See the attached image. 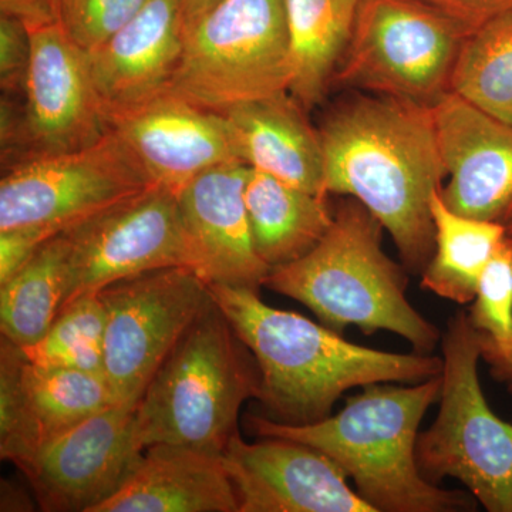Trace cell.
I'll return each instance as SVG.
<instances>
[{
	"instance_id": "1",
	"label": "cell",
	"mask_w": 512,
	"mask_h": 512,
	"mask_svg": "<svg viewBox=\"0 0 512 512\" xmlns=\"http://www.w3.org/2000/svg\"><path fill=\"white\" fill-rule=\"evenodd\" d=\"M326 194L348 195L392 237L404 266L420 274L434 254L431 197L447 177L433 107L357 96L319 128Z\"/></svg>"
},
{
	"instance_id": "2",
	"label": "cell",
	"mask_w": 512,
	"mask_h": 512,
	"mask_svg": "<svg viewBox=\"0 0 512 512\" xmlns=\"http://www.w3.org/2000/svg\"><path fill=\"white\" fill-rule=\"evenodd\" d=\"M210 291L258 363L256 400L279 423H318L332 416L335 403L353 387L419 383L443 372V357L355 345L305 316L266 305L252 289L211 284Z\"/></svg>"
},
{
	"instance_id": "3",
	"label": "cell",
	"mask_w": 512,
	"mask_h": 512,
	"mask_svg": "<svg viewBox=\"0 0 512 512\" xmlns=\"http://www.w3.org/2000/svg\"><path fill=\"white\" fill-rule=\"evenodd\" d=\"M440 394L441 375L406 387L367 384L338 414L318 423L291 426L248 413L244 424L259 439L278 437L322 451L375 512L476 510L473 495L430 483L417 466L420 424Z\"/></svg>"
},
{
	"instance_id": "4",
	"label": "cell",
	"mask_w": 512,
	"mask_h": 512,
	"mask_svg": "<svg viewBox=\"0 0 512 512\" xmlns=\"http://www.w3.org/2000/svg\"><path fill=\"white\" fill-rule=\"evenodd\" d=\"M382 225L355 198L333 212L325 237L291 264L271 269L264 286L311 309L342 335L350 326L396 333L419 353L441 343L440 330L407 299L403 269L384 254Z\"/></svg>"
},
{
	"instance_id": "5",
	"label": "cell",
	"mask_w": 512,
	"mask_h": 512,
	"mask_svg": "<svg viewBox=\"0 0 512 512\" xmlns=\"http://www.w3.org/2000/svg\"><path fill=\"white\" fill-rule=\"evenodd\" d=\"M212 302L178 340L138 402L146 447L157 443L222 451L242 404L258 399L261 373Z\"/></svg>"
},
{
	"instance_id": "6",
	"label": "cell",
	"mask_w": 512,
	"mask_h": 512,
	"mask_svg": "<svg viewBox=\"0 0 512 512\" xmlns=\"http://www.w3.org/2000/svg\"><path fill=\"white\" fill-rule=\"evenodd\" d=\"M440 410L417 437L421 474L456 478L488 512H512V424L491 410L478 377L481 335L458 312L441 338Z\"/></svg>"
},
{
	"instance_id": "7",
	"label": "cell",
	"mask_w": 512,
	"mask_h": 512,
	"mask_svg": "<svg viewBox=\"0 0 512 512\" xmlns=\"http://www.w3.org/2000/svg\"><path fill=\"white\" fill-rule=\"evenodd\" d=\"M292 47L285 0H220L190 28L168 90L222 111L291 93Z\"/></svg>"
},
{
	"instance_id": "8",
	"label": "cell",
	"mask_w": 512,
	"mask_h": 512,
	"mask_svg": "<svg viewBox=\"0 0 512 512\" xmlns=\"http://www.w3.org/2000/svg\"><path fill=\"white\" fill-rule=\"evenodd\" d=\"M468 35L417 0H363L332 84L434 106Z\"/></svg>"
},
{
	"instance_id": "9",
	"label": "cell",
	"mask_w": 512,
	"mask_h": 512,
	"mask_svg": "<svg viewBox=\"0 0 512 512\" xmlns=\"http://www.w3.org/2000/svg\"><path fill=\"white\" fill-rule=\"evenodd\" d=\"M153 185L110 127L90 146L6 167L0 180V231L36 228L56 237Z\"/></svg>"
},
{
	"instance_id": "10",
	"label": "cell",
	"mask_w": 512,
	"mask_h": 512,
	"mask_svg": "<svg viewBox=\"0 0 512 512\" xmlns=\"http://www.w3.org/2000/svg\"><path fill=\"white\" fill-rule=\"evenodd\" d=\"M106 309L104 375L117 403H138L178 340L212 302L194 269L173 266L99 292Z\"/></svg>"
},
{
	"instance_id": "11",
	"label": "cell",
	"mask_w": 512,
	"mask_h": 512,
	"mask_svg": "<svg viewBox=\"0 0 512 512\" xmlns=\"http://www.w3.org/2000/svg\"><path fill=\"white\" fill-rule=\"evenodd\" d=\"M64 235L69 255L63 306L157 269L183 266L200 275L177 192L160 185L107 208Z\"/></svg>"
},
{
	"instance_id": "12",
	"label": "cell",
	"mask_w": 512,
	"mask_h": 512,
	"mask_svg": "<svg viewBox=\"0 0 512 512\" xmlns=\"http://www.w3.org/2000/svg\"><path fill=\"white\" fill-rule=\"evenodd\" d=\"M146 448L138 403H114L18 468L43 511L93 512L133 476Z\"/></svg>"
},
{
	"instance_id": "13",
	"label": "cell",
	"mask_w": 512,
	"mask_h": 512,
	"mask_svg": "<svg viewBox=\"0 0 512 512\" xmlns=\"http://www.w3.org/2000/svg\"><path fill=\"white\" fill-rule=\"evenodd\" d=\"M29 32L32 57L22 104L25 158L90 146L110 124L94 87L89 55L62 22Z\"/></svg>"
},
{
	"instance_id": "14",
	"label": "cell",
	"mask_w": 512,
	"mask_h": 512,
	"mask_svg": "<svg viewBox=\"0 0 512 512\" xmlns=\"http://www.w3.org/2000/svg\"><path fill=\"white\" fill-rule=\"evenodd\" d=\"M117 403L99 373L37 365L2 336L0 457L19 466L84 420Z\"/></svg>"
},
{
	"instance_id": "15",
	"label": "cell",
	"mask_w": 512,
	"mask_h": 512,
	"mask_svg": "<svg viewBox=\"0 0 512 512\" xmlns=\"http://www.w3.org/2000/svg\"><path fill=\"white\" fill-rule=\"evenodd\" d=\"M239 512H375L342 468L308 444L278 437L256 443L239 431L222 450Z\"/></svg>"
},
{
	"instance_id": "16",
	"label": "cell",
	"mask_w": 512,
	"mask_h": 512,
	"mask_svg": "<svg viewBox=\"0 0 512 512\" xmlns=\"http://www.w3.org/2000/svg\"><path fill=\"white\" fill-rule=\"evenodd\" d=\"M433 107L450 181L440 188L451 211L474 220L512 222V126L450 92Z\"/></svg>"
},
{
	"instance_id": "17",
	"label": "cell",
	"mask_w": 512,
	"mask_h": 512,
	"mask_svg": "<svg viewBox=\"0 0 512 512\" xmlns=\"http://www.w3.org/2000/svg\"><path fill=\"white\" fill-rule=\"evenodd\" d=\"M110 127L153 184L174 192L211 168L241 161L222 114L168 89L114 117Z\"/></svg>"
},
{
	"instance_id": "18",
	"label": "cell",
	"mask_w": 512,
	"mask_h": 512,
	"mask_svg": "<svg viewBox=\"0 0 512 512\" xmlns=\"http://www.w3.org/2000/svg\"><path fill=\"white\" fill-rule=\"evenodd\" d=\"M249 167L234 161L211 168L177 192L185 229L208 284L259 292L271 268L256 254L245 185Z\"/></svg>"
},
{
	"instance_id": "19",
	"label": "cell",
	"mask_w": 512,
	"mask_h": 512,
	"mask_svg": "<svg viewBox=\"0 0 512 512\" xmlns=\"http://www.w3.org/2000/svg\"><path fill=\"white\" fill-rule=\"evenodd\" d=\"M184 36L183 0H148L127 26L87 53L109 124L168 89Z\"/></svg>"
},
{
	"instance_id": "20",
	"label": "cell",
	"mask_w": 512,
	"mask_h": 512,
	"mask_svg": "<svg viewBox=\"0 0 512 512\" xmlns=\"http://www.w3.org/2000/svg\"><path fill=\"white\" fill-rule=\"evenodd\" d=\"M93 512H239L222 451L151 444L127 483Z\"/></svg>"
},
{
	"instance_id": "21",
	"label": "cell",
	"mask_w": 512,
	"mask_h": 512,
	"mask_svg": "<svg viewBox=\"0 0 512 512\" xmlns=\"http://www.w3.org/2000/svg\"><path fill=\"white\" fill-rule=\"evenodd\" d=\"M291 93L222 111L239 160L282 183L328 197L319 130Z\"/></svg>"
},
{
	"instance_id": "22",
	"label": "cell",
	"mask_w": 512,
	"mask_h": 512,
	"mask_svg": "<svg viewBox=\"0 0 512 512\" xmlns=\"http://www.w3.org/2000/svg\"><path fill=\"white\" fill-rule=\"evenodd\" d=\"M326 198L249 168L245 185L249 225L256 254L269 268L302 258L325 237L333 222Z\"/></svg>"
},
{
	"instance_id": "23",
	"label": "cell",
	"mask_w": 512,
	"mask_h": 512,
	"mask_svg": "<svg viewBox=\"0 0 512 512\" xmlns=\"http://www.w3.org/2000/svg\"><path fill=\"white\" fill-rule=\"evenodd\" d=\"M292 47L291 94L305 109L323 99L363 0H285Z\"/></svg>"
},
{
	"instance_id": "24",
	"label": "cell",
	"mask_w": 512,
	"mask_h": 512,
	"mask_svg": "<svg viewBox=\"0 0 512 512\" xmlns=\"http://www.w3.org/2000/svg\"><path fill=\"white\" fill-rule=\"evenodd\" d=\"M434 254L421 272V288L458 305L476 298L485 265L507 238L498 222L474 220L451 211L440 190L431 197Z\"/></svg>"
},
{
	"instance_id": "25",
	"label": "cell",
	"mask_w": 512,
	"mask_h": 512,
	"mask_svg": "<svg viewBox=\"0 0 512 512\" xmlns=\"http://www.w3.org/2000/svg\"><path fill=\"white\" fill-rule=\"evenodd\" d=\"M66 235L50 238L5 284L0 285L2 336L19 348L35 345L62 311L67 291Z\"/></svg>"
},
{
	"instance_id": "26",
	"label": "cell",
	"mask_w": 512,
	"mask_h": 512,
	"mask_svg": "<svg viewBox=\"0 0 512 512\" xmlns=\"http://www.w3.org/2000/svg\"><path fill=\"white\" fill-rule=\"evenodd\" d=\"M451 92L512 126V15L467 36Z\"/></svg>"
},
{
	"instance_id": "27",
	"label": "cell",
	"mask_w": 512,
	"mask_h": 512,
	"mask_svg": "<svg viewBox=\"0 0 512 512\" xmlns=\"http://www.w3.org/2000/svg\"><path fill=\"white\" fill-rule=\"evenodd\" d=\"M104 333L106 309L99 293H86L63 306L39 342L20 349L37 365L104 375Z\"/></svg>"
},
{
	"instance_id": "28",
	"label": "cell",
	"mask_w": 512,
	"mask_h": 512,
	"mask_svg": "<svg viewBox=\"0 0 512 512\" xmlns=\"http://www.w3.org/2000/svg\"><path fill=\"white\" fill-rule=\"evenodd\" d=\"M471 325L494 339L512 333V244L505 238L485 265L468 313Z\"/></svg>"
},
{
	"instance_id": "29",
	"label": "cell",
	"mask_w": 512,
	"mask_h": 512,
	"mask_svg": "<svg viewBox=\"0 0 512 512\" xmlns=\"http://www.w3.org/2000/svg\"><path fill=\"white\" fill-rule=\"evenodd\" d=\"M148 0H84L79 15L70 26V36L77 45L93 52L127 26Z\"/></svg>"
},
{
	"instance_id": "30",
	"label": "cell",
	"mask_w": 512,
	"mask_h": 512,
	"mask_svg": "<svg viewBox=\"0 0 512 512\" xmlns=\"http://www.w3.org/2000/svg\"><path fill=\"white\" fill-rule=\"evenodd\" d=\"M32 57V40L25 22L0 13V86L5 96L22 97Z\"/></svg>"
},
{
	"instance_id": "31",
	"label": "cell",
	"mask_w": 512,
	"mask_h": 512,
	"mask_svg": "<svg viewBox=\"0 0 512 512\" xmlns=\"http://www.w3.org/2000/svg\"><path fill=\"white\" fill-rule=\"evenodd\" d=\"M454 20L468 33L512 15V0H417Z\"/></svg>"
},
{
	"instance_id": "32",
	"label": "cell",
	"mask_w": 512,
	"mask_h": 512,
	"mask_svg": "<svg viewBox=\"0 0 512 512\" xmlns=\"http://www.w3.org/2000/svg\"><path fill=\"white\" fill-rule=\"evenodd\" d=\"M50 237L36 228L0 231V285L5 284Z\"/></svg>"
},
{
	"instance_id": "33",
	"label": "cell",
	"mask_w": 512,
	"mask_h": 512,
	"mask_svg": "<svg viewBox=\"0 0 512 512\" xmlns=\"http://www.w3.org/2000/svg\"><path fill=\"white\" fill-rule=\"evenodd\" d=\"M481 360L495 382L503 384L512 396V333L507 339H494L481 333Z\"/></svg>"
},
{
	"instance_id": "34",
	"label": "cell",
	"mask_w": 512,
	"mask_h": 512,
	"mask_svg": "<svg viewBox=\"0 0 512 512\" xmlns=\"http://www.w3.org/2000/svg\"><path fill=\"white\" fill-rule=\"evenodd\" d=\"M0 13L16 16L29 29L60 22L56 0H0Z\"/></svg>"
},
{
	"instance_id": "35",
	"label": "cell",
	"mask_w": 512,
	"mask_h": 512,
	"mask_svg": "<svg viewBox=\"0 0 512 512\" xmlns=\"http://www.w3.org/2000/svg\"><path fill=\"white\" fill-rule=\"evenodd\" d=\"M32 500L28 497L25 490L19 485L2 481V497H0V511H33Z\"/></svg>"
},
{
	"instance_id": "36",
	"label": "cell",
	"mask_w": 512,
	"mask_h": 512,
	"mask_svg": "<svg viewBox=\"0 0 512 512\" xmlns=\"http://www.w3.org/2000/svg\"><path fill=\"white\" fill-rule=\"evenodd\" d=\"M218 2L220 0H183L184 28H190L195 20L200 19Z\"/></svg>"
},
{
	"instance_id": "37",
	"label": "cell",
	"mask_w": 512,
	"mask_h": 512,
	"mask_svg": "<svg viewBox=\"0 0 512 512\" xmlns=\"http://www.w3.org/2000/svg\"><path fill=\"white\" fill-rule=\"evenodd\" d=\"M84 0H56L57 12L64 28L69 29L79 15Z\"/></svg>"
},
{
	"instance_id": "38",
	"label": "cell",
	"mask_w": 512,
	"mask_h": 512,
	"mask_svg": "<svg viewBox=\"0 0 512 512\" xmlns=\"http://www.w3.org/2000/svg\"><path fill=\"white\" fill-rule=\"evenodd\" d=\"M507 238L510 239V242L512 244V222L507 227Z\"/></svg>"
}]
</instances>
